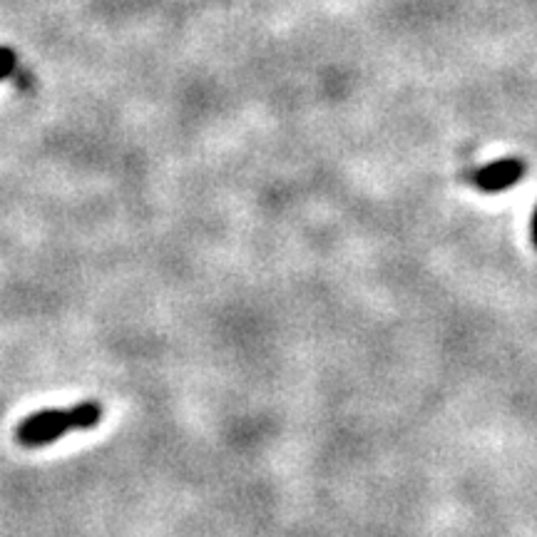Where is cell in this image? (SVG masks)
<instances>
[{
	"label": "cell",
	"instance_id": "1",
	"mask_svg": "<svg viewBox=\"0 0 537 537\" xmlns=\"http://www.w3.org/2000/svg\"><path fill=\"white\" fill-rule=\"evenodd\" d=\"M102 406L97 401H83L70 408H43L15 426V441L23 448H45L58 443L73 431H92L102 423Z\"/></svg>",
	"mask_w": 537,
	"mask_h": 537
},
{
	"label": "cell",
	"instance_id": "2",
	"mask_svg": "<svg viewBox=\"0 0 537 537\" xmlns=\"http://www.w3.org/2000/svg\"><path fill=\"white\" fill-rule=\"evenodd\" d=\"M528 165L520 157H505V160H495L490 165L480 167L470 175V182L480 189V192H505V189L515 187L523 182Z\"/></svg>",
	"mask_w": 537,
	"mask_h": 537
},
{
	"label": "cell",
	"instance_id": "3",
	"mask_svg": "<svg viewBox=\"0 0 537 537\" xmlns=\"http://www.w3.org/2000/svg\"><path fill=\"white\" fill-rule=\"evenodd\" d=\"M15 63H18V58H15L13 50L0 48V80H8L15 73Z\"/></svg>",
	"mask_w": 537,
	"mask_h": 537
},
{
	"label": "cell",
	"instance_id": "4",
	"mask_svg": "<svg viewBox=\"0 0 537 537\" xmlns=\"http://www.w3.org/2000/svg\"><path fill=\"white\" fill-rule=\"evenodd\" d=\"M530 237H533V244H535V249H537V204H535V209H533V219H530Z\"/></svg>",
	"mask_w": 537,
	"mask_h": 537
}]
</instances>
